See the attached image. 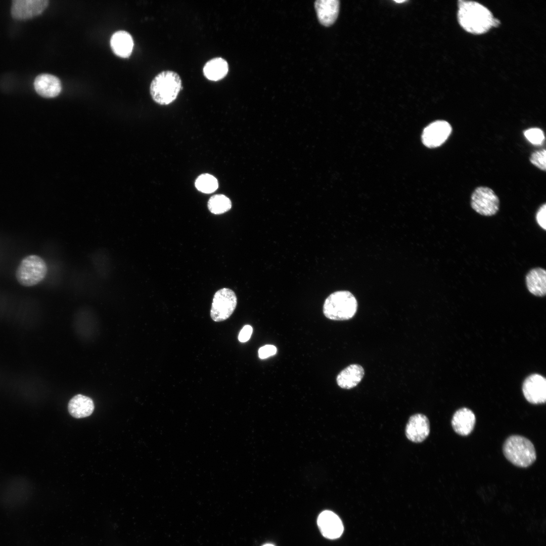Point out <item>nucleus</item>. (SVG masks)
I'll use <instances>...</instances> for the list:
<instances>
[{
    "mask_svg": "<svg viewBox=\"0 0 546 546\" xmlns=\"http://www.w3.org/2000/svg\"><path fill=\"white\" fill-rule=\"evenodd\" d=\"M458 19L466 31L476 34L486 32L496 24L491 12L483 5L474 1H459Z\"/></svg>",
    "mask_w": 546,
    "mask_h": 546,
    "instance_id": "obj_1",
    "label": "nucleus"
},
{
    "mask_svg": "<svg viewBox=\"0 0 546 546\" xmlns=\"http://www.w3.org/2000/svg\"><path fill=\"white\" fill-rule=\"evenodd\" d=\"M181 79L175 72L163 71L152 80L150 87L151 96L157 104L166 105L173 102L181 89Z\"/></svg>",
    "mask_w": 546,
    "mask_h": 546,
    "instance_id": "obj_2",
    "label": "nucleus"
},
{
    "mask_svg": "<svg viewBox=\"0 0 546 546\" xmlns=\"http://www.w3.org/2000/svg\"><path fill=\"white\" fill-rule=\"evenodd\" d=\"M357 308V300L351 292L338 291L326 298L323 305V313L331 320H348L354 316Z\"/></svg>",
    "mask_w": 546,
    "mask_h": 546,
    "instance_id": "obj_3",
    "label": "nucleus"
},
{
    "mask_svg": "<svg viewBox=\"0 0 546 546\" xmlns=\"http://www.w3.org/2000/svg\"><path fill=\"white\" fill-rule=\"evenodd\" d=\"M506 458L513 465L522 468L531 465L536 460V454L533 443L520 435L509 437L503 447Z\"/></svg>",
    "mask_w": 546,
    "mask_h": 546,
    "instance_id": "obj_4",
    "label": "nucleus"
},
{
    "mask_svg": "<svg viewBox=\"0 0 546 546\" xmlns=\"http://www.w3.org/2000/svg\"><path fill=\"white\" fill-rule=\"evenodd\" d=\"M47 266L39 256L30 255L24 258L18 267L16 276L18 282L26 287L33 286L46 277Z\"/></svg>",
    "mask_w": 546,
    "mask_h": 546,
    "instance_id": "obj_5",
    "label": "nucleus"
},
{
    "mask_svg": "<svg viewBox=\"0 0 546 546\" xmlns=\"http://www.w3.org/2000/svg\"><path fill=\"white\" fill-rule=\"evenodd\" d=\"M499 199L495 192L487 187H477L471 196V208L485 216L495 215L499 209Z\"/></svg>",
    "mask_w": 546,
    "mask_h": 546,
    "instance_id": "obj_6",
    "label": "nucleus"
},
{
    "mask_svg": "<svg viewBox=\"0 0 546 546\" xmlns=\"http://www.w3.org/2000/svg\"><path fill=\"white\" fill-rule=\"evenodd\" d=\"M237 304L235 292L229 288H222L214 295L210 310L212 319L217 322L228 319L234 312Z\"/></svg>",
    "mask_w": 546,
    "mask_h": 546,
    "instance_id": "obj_7",
    "label": "nucleus"
},
{
    "mask_svg": "<svg viewBox=\"0 0 546 546\" xmlns=\"http://www.w3.org/2000/svg\"><path fill=\"white\" fill-rule=\"evenodd\" d=\"M451 132L452 127L447 121H435L424 128L422 135V142L430 148L439 147L447 140Z\"/></svg>",
    "mask_w": 546,
    "mask_h": 546,
    "instance_id": "obj_8",
    "label": "nucleus"
},
{
    "mask_svg": "<svg viewBox=\"0 0 546 546\" xmlns=\"http://www.w3.org/2000/svg\"><path fill=\"white\" fill-rule=\"evenodd\" d=\"M522 391L526 399L532 404L543 403L546 400V380L541 375L533 374L524 380Z\"/></svg>",
    "mask_w": 546,
    "mask_h": 546,
    "instance_id": "obj_9",
    "label": "nucleus"
},
{
    "mask_svg": "<svg viewBox=\"0 0 546 546\" xmlns=\"http://www.w3.org/2000/svg\"><path fill=\"white\" fill-rule=\"evenodd\" d=\"M48 0H14L11 14L16 19H27L41 14L48 6Z\"/></svg>",
    "mask_w": 546,
    "mask_h": 546,
    "instance_id": "obj_10",
    "label": "nucleus"
},
{
    "mask_svg": "<svg viewBox=\"0 0 546 546\" xmlns=\"http://www.w3.org/2000/svg\"><path fill=\"white\" fill-rule=\"evenodd\" d=\"M317 524L322 535L326 538L334 539L343 533L344 527L340 518L334 512L325 510L320 514Z\"/></svg>",
    "mask_w": 546,
    "mask_h": 546,
    "instance_id": "obj_11",
    "label": "nucleus"
},
{
    "mask_svg": "<svg viewBox=\"0 0 546 546\" xmlns=\"http://www.w3.org/2000/svg\"><path fill=\"white\" fill-rule=\"evenodd\" d=\"M405 435L411 441L420 443L423 441L430 432L429 421L427 417L421 414L412 416L405 427Z\"/></svg>",
    "mask_w": 546,
    "mask_h": 546,
    "instance_id": "obj_12",
    "label": "nucleus"
},
{
    "mask_svg": "<svg viewBox=\"0 0 546 546\" xmlns=\"http://www.w3.org/2000/svg\"><path fill=\"white\" fill-rule=\"evenodd\" d=\"M34 87L36 92L44 98H54L59 95L62 89L60 79L50 74L38 75L34 80Z\"/></svg>",
    "mask_w": 546,
    "mask_h": 546,
    "instance_id": "obj_13",
    "label": "nucleus"
},
{
    "mask_svg": "<svg viewBox=\"0 0 546 546\" xmlns=\"http://www.w3.org/2000/svg\"><path fill=\"white\" fill-rule=\"evenodd\" d=\"M476 422L474 413L463 407L457 411L453 415L451 425L454 431L462 436H467L473 431Z\"/></svg>",
    "mask_w": 546,
    "mask_h": 546,
    "instance_id": "obj_14",
    "label": "nucleus"
},
{
    "mask_svg": "<svg viewBox=\"0 0 546 546\" xmlns=\"http://www.w3.org/2000/svg\"><path fill=\"white\" fill-rule=\"evenodd\" d=\"M525 284L528 291L537 297L546 294V270L540 267L530 269L525 275Z\"/></svg>",
    "mask_w": 546,
    "mask_h": 546,
    "instance_id": "obj_15",
    "label": "nucleus"
},
{
    "mask_svg": "<svg viewBox=\"0 0 546 546\" xmlns=\"http://www.w3.org/2000/svg\"><path fill=\"white\" fill-rule=\"evenodd\" d=\"M314 6L318 21L322 25L329 26L335 22L339 11V1L317 0Z\"/></svg>",
    "mask_w": 546,
    "mask_h": 546,
    "instance_id": "obj_16",
    "label": "nucleus"
},
{
    "mask_svg": "<svg viewBox=\"0 0 546 546\" xmlns=\"http://www.w3.org/2000/svg\"><path fill=\"white\" fill-rule=\"evenodd\" d=\"M365 374L362 367L358 364H352L341 371L337 375L338 385L343 389L352 388L361 381Z\"/></svg>",
    "mask_w": 546,
    "mask_h": 546,
    "instance_id": "obj_17",
    "label": "nucleus"
},
{
    "mask_svg": "<svg viewBox=\"0 0 546 546\" xmlns=\"http://www.w3.org/2000/svg\"><path fill=\"white\" fill-rule=\"evenodd\" d=\"M110 46L116 55L121 58H127L130 56L133 50V39L127 32L118 31L112 35Z\"/></svg>",
    "mask_w": 546,
    "mask_h": 546,
    "instance_id": "obj_18",
    "label": "nucleus"
},
{
    "mask_svg": "<svg viewBox=\"0 0 546 546\" xmlns=\"http://www.w3.org/2000/svg\"><path fill=\"white\" fill-rule=\"evenodd\" d=\"M93 400L82 394L73 396L69 401L68 409L70 414L75 418H82L90 416L94 410Z\"/></svg>",
    "mask_w": 546,
    "mask_h": 546,
    "instance_id": "obj_19",
    "label": "nucleus"
},
{
    "mask_svg": "<svg viewBox=\"0 0 546 546\" xmlns=\"http://www.w3.org/2000/svg\"><path fill=\"white\" fill-rule=\"evenodd\" d=\"M228 71V63L221 57H216L209 60L203 69L205 77L209 80L215 81L224 78Z\"/></svg>",
    "mask_w": 546,
    "mask_h": 546,
    "instance_id": "obj_20",
    "label": "nucleus"
},
{
    "mask_svg": "<svg viewBox=\"0 0 546 546\" xmlns=\"http://www.w3.org/2000/svg\"><path fill=\"white\" fill-rule=\"evenodd\" d=\"M209 210L215 214H220L229 211L232 207V203L229 198L222 194L211 196L208 201Z\"/></svg>",
    "mask_w": 546,
    "mask_h": 546,
    "instance_id": "obj_21",
    "label": "nucleus"
},
{
    "mask_svg": "<svg viewBox=\"0 0 546 546\" xmlns=\"http://www.w3.org/2000/svg\"><path fill=\"white\" fill-rule=\"evenodd\" d=\"M195 187L199 191L210 194L215 191L218 187L217 179L213 175L205 173L199 175L195 181Z\"/></svg>",
    "mask_w": 546,
    "mask_h": 546,
    "instance_id": "obj_22",
    "label": "nucleus"
},
{
    "mask_svg": "<svg viewBox=\"0 0 546 546\" xmlns=\"http://www.w3.org/2000/svg\"><path fill=\"white\" fill-rule=\"evenodd\" d=\"M523 133L526 139L533 145H540L545 139L544 132L539 128L527 129L524 131Z\"/></svg>",
    "mask_w": 546,
    "mask_h": 546,
    "instance_id": "obj_23",
    "label": "nucleus"
},
{
    "mask_svg": "<svg viewBox=\"0 0 546 546\" xmlns=\"http://www.w3.org/2000/svg\"><path fill=\"white\" fill-rule=\"evenodd\" d=\"M530 162L539 169L546 170V151L541 149L533 152L529 157Z\"/></svg>",
    "mask_w": 546,
    "mask_h": 546,
    "instance_id": "obj_24",
    "label": "nucleus"
},
{
    "mask_svg": "<svg viewBox=\"0 0 546 546\" xmlns=\"http://www.w3.org/2000/svg\"><path fill=\"white\" fill-rule=\"evenodd\" d=\"M545 214L546 204L544 203L539 207L535 214L537 223L544 231L546 230Z\"/></svg>",
    "mask_w": 546,
    "mask_h": 546,
    "instance_id": "obj_25",
    "label": "nucleus"
},
{
    "mask_svg": "<svg viewBox=\"0 0 546 546\" xmlns=\"http://www.w3.org/2000/svg\"><path fill=\"white\" fill-rule=\"evenodd\" d=\"M277 348L272 345H265L258 350V356L260 359H265L275 355L277 353Z\"/></svg>",
    "mask_w": 546,
    "mask_h": 546,
    "instance_id": "obj_26",
    "label": "nucleus"
},
{
    "mask_svg": "<svg viewBox=\"0 0 546 546\" xmlns=\"http://www.w3.org/2000/svg\"><path fill=\"white\" fill-rule=\"evenodd\" d=\"M253 329L250 325H245L241 330L238 336V339L241 342H246L249 340L252 333Z\"/></svg>",
    "mask_w": 546,
    "mask_h": 546,
    "instance_id": "obj_27",
    "label": "nucleus"
},
{
    "mask_svg": "<svg viewBox=\"0 0 546 546\" xmlns=\"http://www.w3.org/2000/svg\"><path fill=\"white\" fill-rule=\"evenodd\" d=\"M262 546H275V545L274 544H270V543H267V544H264V545H263Z\"/></svg>",
    "mask_w": 546,
    "mask_h": 546,
    "instance_id": "obj_28",
    "label": "nucleus"
},
{
    "mask_svg": "<svg viewBox=\"0 0 546 546\" xmlns=\"http://www.w3.org/2000/svg\"><path fill=\"white\" fill-rule=\"evenodd\" d=\"M395 1V2H396V3H403V2H406V1Z\"/></svg>",
    "mask_w": 546,
    "mask_h": 546,
    "instance_id": "obj_29",
    "label": "nucleus"
}]
</instances>
